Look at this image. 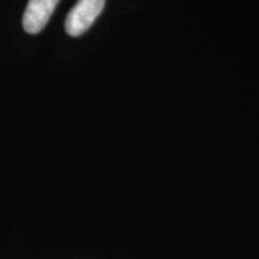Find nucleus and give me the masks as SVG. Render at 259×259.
I'll return each mask as SVG.
<instances>
[{
  "label": "nucleus",
  "instance_id": "nucleus-1",
  "mask_svg": "<svg viewBox=\"0 0 259 259\" xmlns=\"http://www.w3.org/2000/svg\"><path fill=\"white\" fill-rule=\"evenodd\" d=\"M106 0H78L65 21V30L70 36H80L92 27L105 8Z\"/></svg>",
  "mask_w": 259,
  "mask_h": 259
},
{
  "label": "nucleus",
  "instance_id": "nucleus-2",
  "mask_svg": "<svg viewBox=\"0 0 259 259\" xmlns=\"http://www.w3.org/2000/svg\"><path fill=\"white\" fill-rule=\"evenodd\" d=\"M59 0H29L23 15V28L29 34H38L52 14L56 10Z\"/></svg>",
  "mask_w": 259,
  "mask_h": 259
}]
</instances>
